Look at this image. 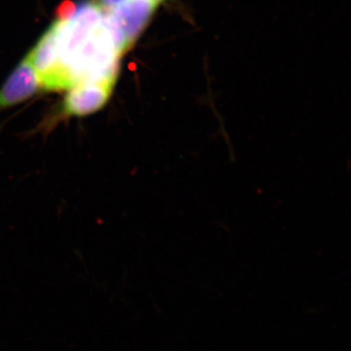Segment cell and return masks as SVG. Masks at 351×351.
<instances>
[{"label":"cell","instance_id":"obj_1","mask_svg":"<svg viewBox=\"0 0 351 351\" xmlns=\"http://www.w3.org/2000/svg\"><path fill=\"white\" fill-rule=\"evenodd\" d=\"M157 6L149 0H127L113 10L106 11V21L115 47L124 55L147 29Z\"/></svg>","mask_w":351,"mask_h":351},{"label":"cell","instance_id":"obj_2","mask_svg":"<svg viewBox=\"0 0 351 351\" xmlns=\"http://www.w3.org/2000/svg\"><path fill=\"white\" fill-rule=\"evenodd\" d=\"M115 78L77 83L68 89L63 100L64 117H82L101 110L112 96Z\"/></svg>","mask_w":351,"mask_h":351},{"label":"cell","instance_id":"obj_3","mask_svg":"<svg viewBox=\"0 0 351 351\" xmlns=\"http://www.w3.org/2000/svg\"><path fill=\"white\" fill-rule=\"evenodd\" d=\"M27 59L36 71L43 91L63 90L56 38V23L41 36Z\"/></svg>","mask_w":351,"mask_h":351},{"label":"cell","instance_id":"obj_4","mask_svg":"<svg viewBox=\"0 0 351 351\" xmlns=\"http://www.w3.org/2000/svg\"><path fill=\"white\" fill-rule=\"evenodd\" d=\"M39 91H43V89L38 75L25 57L0 89V110L29 100Z\"/></svg>","mask_w":351,"mask_h":351},{"label":"cell","instance_id":"obj_5","mask_svg":"<svg viewBox=\"0 0 351 351\" xmlns=\"http://www.w3.org/2000/svg\"><path fill=\"white\" fill-rule=\"evenodd\" d=\"M104 11H110L126 2L127 0H96Z\"/></svg>","mask_w":351,"mask_h":351},{"label":"cell","instance_id":"obj_6","mask_svg":"<svg viewBox=\"0 0 351 351\" xmlns=\"http://www.w3.org/2000/svg\"><path fill=\"white\" fill-rule=\"evenodd\" d=\"M149 1L152 2V3H154V5L158 7L159 5H160V4L165 3L166 0H149Z\"/></svg>","mask_w":351,"mask_h":351}]
</instances>
